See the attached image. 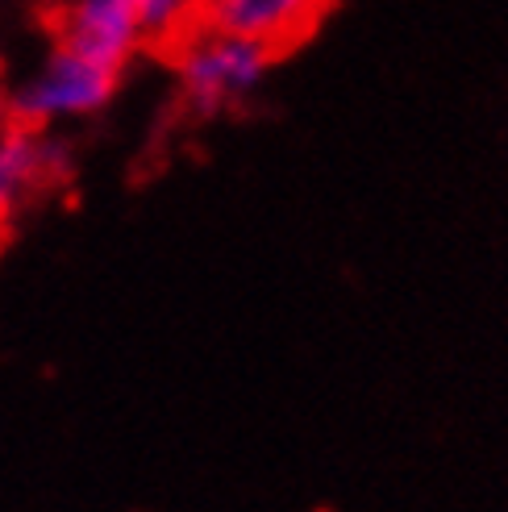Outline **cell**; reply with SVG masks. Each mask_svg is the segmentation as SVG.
Returning a JSON list of instances; mask_svg holds the SVG:
<instances>
[{"label":"cell","mask_w":508,"mask_h":512,"mask_svg":"<svg viewBox=\"0 0 508 512\" xmlns=\"http://www.w3.org/2000/svg\"><path fill=\"white\" fill-rule=\"evenodd\" d=\"M175 88L180 105L196 121H213L234 109H246L263 92L275 55L259 42L234 34H217L196 25L188 38L175 42Z\"/></svg>","instance_id":"1"},{"label":"cell","mask_w":508,"mask_h":512,"mask_svg":"<svg viewBox=\"0 0 508 512\" xmlns=\"http://www.w3.org/2000/svg\"><path fill=\"white\" fill-rule=\"evenodd\" d=\"M117 88V71L75 55L67 46H55L30 84L9 92V117L17 125H30V130H55L63 121L96 117L100 109H109Z\"/></svg>","instance_id":"2"},{"label":"cell","mask_w":508,"mask_h":512,"mask_svg":"<svg viewBox=\"0 0 508 512\" xmlns=\"http://www.w3.org/2000/svg\"><path fill=\"white\" fill-rule=\"evenodd\" d=\"M75 171V150L50 130L9 121L0 130V225L34 196L63 188Z\"/></svg>","instance_id":"3"},{"label":"cell","mask_w":508,"mask_h":512,"mask_svg":"<svg viewBox=\"0 0 508 512\" xmlns=\"http://www.w3.org/2000/svg\"><path fill=\"white\" fill-rule=\"evenodd\" d=\"M325 13L329 0H200L205 30L259 42L275 59L309 38Z\"/></svg>","instance_id":"4"},{"label":"cell","mask_w":508,"mask_h":512,"mask_svg":"<svg viewBox=\"0 0 508 512\" xmlns=\"http://www.w3.org/2000/svg\"><path fill=\"white\" fill-rule=\"evenodd\" d=\"M55 30H59V46L117 75H125V67L146 46L134 0H67L59 9Z\"/></svg>","instance_id":"5"},{"label":"cell","mask_w":508,"mask_h":512,"mask_svg":"<svg viewBox=\"0 0 508 512\" xmlns=\"http://www.w3.org/2000/svg\"><path fill=\"white\" fill-rule=\"evenodd\" d=\"M146 42H180L200 25V0H134Z\"/></svg>","instance_id":"6"},{"label":"cell","mask_w":508,"mask_h":512,"mask_svg":"<svg viewBox=\"0 0 508 512\" xmlns=\"http://www.w3.org/2000/svg\"><path fill=\"white\" fill-rule=\"evenodd\" d=\"M9 121H13V117H9V88L0 84V130H5Z\"/></svg>","instance_id":"7"}]
</instances>
